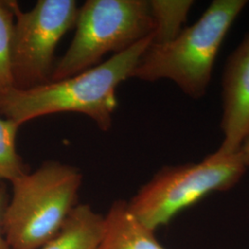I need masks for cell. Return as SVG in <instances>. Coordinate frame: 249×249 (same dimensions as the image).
<instances>
[{"instance_id":"6da1fadb","label":"cell","mask_w":249,"mask_h":249,"mask_svg":"<svg viewBox=\"0 0 249 249\" xmlns=\"http://www.w3.org/2000/svg\"><path fill=\"white\" fill-rule=\"evenodd\" d=\"M152 42V35L106 62L70 78L31 89L15 87L0 94V116L19 126L30 120L58 113H79L108 131L118 106L116 89L134 71Z\"/></svg>"},{"instance_id":"7a4b0ae2","label":"cell","mask_w":249,"mask_h":249,"mask_svg":"<svg viewBox=\"0 0 249 249\" xmlns=\"http://www.w3.org/2000/svg\"><path fill=\"white\" fill-rule=\"evenodd\" d=\"M248 3L214 0L196 21L185 27L175 39L162 45L151 44L132 78L149 82L171 80L188 97L203 98L223 40Z\"/></svg>"},{"instance_id":"3957f363","label":"cell","mask_w":249,"mask_h":249,"mask_svg":"<svg viewBox=\"0 0 249 249\" xmlns=\"http://www.w3.org/2000/svg\"><path fill=\"white\" fill-rule=\"evenodd\" d=\"M81 182L80 170L55 160L11 182L4 216L10 249H38L52 239L77 205Z\"/></svg>"},{"instance_id":"277c9868","label":"cell","mask_w":249,"mask_h":249,"mask_svg":"<svg viewBox=\"0 0 249 249\" xmlns=\"http://www.w3.org/2000/svg\"><path fill=\"white\" fill-rule=\"evenodd\" d=\"M249 168L240 152L211 153L198 162L165 166L127 202L131 213L155 231L214 193L234 187Z\"/></svg>"},{"instance_id":"5b68a950","label":"cell","mask_w":249,"mask_h":249,"mask_svg":"<svg viewBox=\"0 0 249 249\" xmlns=\"http://www.w3.org/2000/svg\"><path fill=\"white\" fill-rule=\"evenodd\" d=\"M75 36L55 62L51 81L99 65L108 53H121L153 33L147 0H88L79 8Z\"/></svg>"},{"instance_id":"8992f818","label":"cell","mask_w":249,"mask_h":249,"mask_svg":"<svg viewBox=\"0 0 249 249\" xmlns=\"http://www.w3.org/2000/svg\"><path fill=\"white\" fill-rule=\"evenodd\" d=\"M79 7L74 0H39L28 11L15 1L12 73L14 87L26 89L51 81L60 40L75 28Z\"/></svg>"},{"instance_id":"52a82bcc","label":"cell","mask_w":249,"mask_h":249,"mask_svg":"<svg viewBox=\"0 0 249 249\" xmlns=\"http://www.w3.org/2000/svg\"><path fill=\"white\" fill-rule=\"evenodd\" d=\"M223 141L215 154L240 152L249 137V32L227 58L222 80Z\"/></svg>"},{"instance_id":"ba28073f","label":"cell","mask_w":249,"mask_h":249,"mask_svg":"<svg viewBox=\"0 0 249 249\" xmlns=\"http://www.w3.org/2000/svg\"><path fill=\"white\" fill-rule=\"evenodd\" d=\"M105 217V229L99 249H166L154 231L141 222L126 201L117 200Z\"/></svg>"},{"instance_id":"9c48e42d","label":"cell","mask_w":249,"mask_h":249,"mask_svg":"<svg viewBox=\"0 0 249 249\" xmlns=\"http://www.w3.org/2000/svg\"><path fill=\"white\" fill-rule=\"evenodd\" d=\"M105 217L88 204H77L58 232L38 249H99Z\"/></svg>"},{"instance_id":"30bf717a","label":"cell","mask_w":249,"mask_h":249,"mask_svg":"<svg viewBox=\"0 0 249 249\" xmlns=\"http://www.w3.org/2000/svg\"><path fill=\"white\" fill-rule=\"evenodd\" d=\"M153 19L152 45H162L175 39L184 30L187 16L194 5L190 0H151Z\"/></svg>"},{"instance_id":"8fae6325","label":"cell","mask_w":249,"mask_h":249,"mask_svg":"<svg viewBox=\"0 0 249 249\" xmlns=\"http://www.w3.org/2000/svg\"><path fill=\"white\" fill-rule=\"evenodd\" d=\"M14 5L13 0H0V94L14 87L12 73Z\"/></svg>"},{"instance_id":"7c38bea8","label":"cell","mask_w":249,"mask_h":249,"mask_svg":"<svg viewBox=\"0 0 249 249\" xmlns=\"http://www.w3.org/2000/svg\"><path fill=\"white\" fill-rule=\"evenodd\" d=\"M19 125L0 116V182H13L28 171L17 151Z\"/></svg>"},{"instance_id":"4fadbf2b","label":"cell","mask_w":249,"mask_h":249,"mask_svg":"<svg viewBox=\"0 0 249 249\" xmlns=\"http://www.w3.org/2000/svg\"><path fill=\"white\" fill-rule=\"evenodd\" d=\"M8 202L9 199L5 190L0 188V249H11L4 232V216Z\"/></svg>"},{"instance_id":"5bb4252c","label":"cell","mask_w":249,"mask_h":249,"mask_svg":"<svg viewBox=\"0 0 249 249\" xmlns=\"http://www.w3.org/2000/svg\"><path fill=\"white\" fill-rule=\"evenodd\" d=\"M241 155L249 167V137L243 144L240 150Z\"/></svg>"}]
</instances>
